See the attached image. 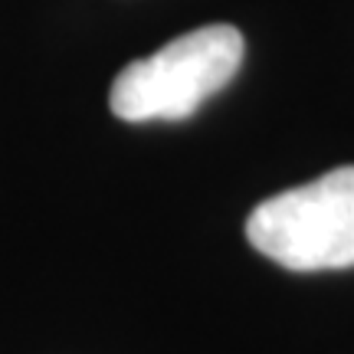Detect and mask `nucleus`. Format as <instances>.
I'll return each mask as SVG.
<instances>
[{"label": "nucleus", "mask_w": 354, "mask_h": 354, "mask_svg": "<svg viewBox=\"0 0 354 354\" xmlns=\"http://www.w3.org/2000/svg\"><path fill=\"white\" fill-rule=\"evenodd\" d=\"M243 33L210 24L171 39L167 46L128 63L112 82L115 118L122 122H180L214 99L243 66Z\"/></svg>", "instance_id": "1"}, {"label": "nucleus", "mask_w": 354, "mask_h": 354, "mask_svg": "<svg viewBox=\"0 0 354 354\" xmlns=\"http://www.w3.org/2000/svg\"><path fill=\"white\" fill-rule=\"evenodd\" d=\"M256 253L292 272L354 266V165L282 190L246 220Z\"/></svg>", "instance_id": "2"}]
</instances>
